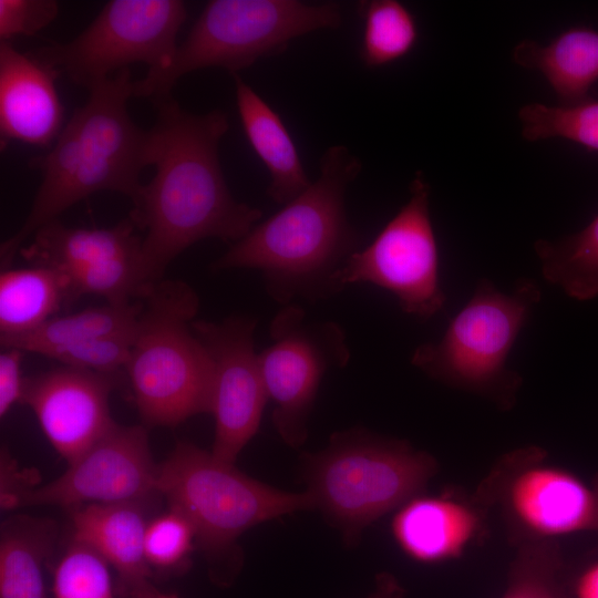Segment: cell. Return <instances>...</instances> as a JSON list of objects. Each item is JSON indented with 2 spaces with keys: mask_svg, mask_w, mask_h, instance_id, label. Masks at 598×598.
<instances>
[{
  "mask_svg": "<svg viewBox=\"0 0 598 598\" xmlns=\"http://www.w3.org/2000/svg\"><path fill=\"white\" fill-rule=\"evenodd\" d=\"M151 132L153 178L133 200L130 219L144 231L141 264L153 282L185 249L206 238L235 244L262 213L237 202L224 178L218 147L229 128L225 112L185 111L165 96L156 100Z\"/></svg>",
  "mask_w": 598,
  "mask_h": 598,
  "instance_id": "1",
  "label": "cell"
},
{
  "mask_svg": "<svg viewBox=\"0 0 598 598\" xmlns=\"http://www.w3.org/2000/svg\"><path fill=\"white\" fill-rule=\"evenodd\" d=\"M360 169L346 146L329 147L318 179L233 244L213 268L260 271L268 295L282 306L340 292L336 277L360 244L344 207L346 189Z\"/></svg>",
  "mask_w": 598,
  "mask_h": 598,
  "instance_id": "2",
  "label": "cell"
},
{
  "mask_svg": "<svg viewBox=\"0 0 598 598\" xmlns=\"http://www.w3.org/2000/svg\"><path fill=\"white\" fill-rule=\"evenodd\" d=\"M133 82L124 69L92 86L87 101L74 111L51 150L31 161L42 182L25 220L1 244L2 267L39 228L80 200L105 190L132 202L138 196L141 174L151 166V132L130 116Z\"/></svg>",
  "mask_w": 598,
  "mask_h": 598,
  "instance_id": "3",
  "label": "cell"
},
{
  "mask_svg": "<svg viewBox=\"0 0 598 598\" xmlns=\"http://www.w3.org/2000/svg\"><path fill=\"white\" fill-rule=\"evenodd\" d=\"M198 309L181 280H161L143 300L125 372L145 425L172 427L210 412L213 363L192 328Z\"/></svg>",
  "mask_w": 598,
  "mask_h": 598,
  "instance_id": "4",
  "label": "cell"
},
{
  "mask_svg": "<svg viewBox=\"0 0 598 598\" xmlns=\"http://www.w3.org/2000/svg\"><path fill=\"white\" fill-rule=\"evenodd\" d=\"M341 22V9L334 2L209 1L169 62L133 82V96H169L182 76L205 68L238 74L259 59L281 52L291 40L320 29H336Z\"/></svg>",
  "mask_w": 598,
  "mask_h": 598,
  "instance_id": "5",
  "label": "cell"
},
{
  "mask_svg": "<svg viewBox=\"0 0 598 598\" xmlns=\"http://www.w3.org/2000/svg\"><path fill=\"white\" fill-rule=\"evenodd\" d=\"M540 300L534 279H518L508 292L480 279L443 337L417 346L410 361L433 380L509 409L523 379L507 358Z\"/></svg>",
  "mask_w": 598,
  "mask_h": 598,
  "instance_id": "6",
  "label": "cell"
},
{
  "mask_svg": "<svg viewBox=\"0 0 598 598\" xmlns=\"http://www.w3.org/2000/svg\"><path fill=\"white\" fill-rule=\"evenodd\" d=\"M308 457L307 492L349 543L417 496L436 472L427 453L362 429L334 433L326 450Z\"/></svg>",
  "mask_w": 598,
  "mask_h": 598,
  "instance_id": "7",
  "label": "cell"
},
{
  "mask_svg": "<svg viewBox=\"0 0 598 598\" xmlns=\"http://www.w3.org/2000/svg\"><path fill=\"white\" fill-rule=\"evenodd\" d=\"M156 487L168 506L189 519L197 546L215 557L260 523L315 508L308 492L269 486L188 442H178L158 464Z\"/></svg>",
  "mask_w": 598,
  "mask_h": 598,
  "instance_id": "8",
  "label": "cell"
},
{
  "mask_svg": "<svg viewBox=\"0 0 598 598\" xmlns=\"http://www.w3.org/2000/svg\"><path fill=\"white\" fill-rule=\"evenodd\" d=\"M187 17L178 0H112L75 39L30 52L89 90L127 66H165Z\"/></svg>",
  "mask_w": 598,
  "mask_h": 598,
  "instance_id": "9",
  "label": "cell"
},
{
  "mask_svg": "<svg viewBox=\"0 0 598 598\" xmlns=\"http://www.w3.org/2000/svg\"><path fill=\"white\" fill-rule=\"evenodd\" d=\"M430 194L425 175L416 172L408 202L338 272L339 291L355 283L378 286L394 295L404 313L422 320L443 309L447 298L440 280Z\"/></svg>",
  "mask_w": 598,
  "mask_h": 598,
  "instance_id": "10",
  "label": "cell"
},
{
  "mask_svg": "<svg viewBox=\"0 0 598 598\" xmlns=\"http://www.w3.org/2000/svg\"><path fill=\"white\" fill-rule=\"evenodd\" d=\"M270 343L258 352V363L272 422L281 439L300 446L324 374L344 368L351 358L343 328L331 320L310 318L296 303L282 306L269 327Z\"/></svg>",
  "mask_w": 598,
  "mask_h": 598,
  "instance_id": "11",
  "label": "cell"
},
{
  "mask_svg": "<svg viewBox=\"0 0 598 598\" xmlns=\"http://www.w3.org/2000/svg\"><path fill=\"white\" fill-rule=\"evenodd\" d=\"M505 457L481 487V497L501 505L523 543L598 533V476L585 482L565 468L545 464L536 447Z\"/></svg>",
  "mask_w": 598,
  "mask_h": 598,
  "instance_id": "12",
  "label": "cell"
},
{
  "mask_svg": "<svg viewBox=\"0 0 598 598\" xmlns=\"http://www.w3.org/2000/svg\"><path fill=\"white\" fill-rule=\"evenodd\" d=\"M158 464L152 457L146 429L116 424L59 477L37 487L1 492V506H61L144 502L157 492Z\"/></svg>",
  "mask_w": 598,
  "mask_h": 598,
  "instance_id": "13",
  "label": "cell"
},
{
  "mask_svg": "<svg viewBox=\"0 0 598 598\" xmlns=\"http://www.w3.org/2000/svg\"><path fill=\"white\" fill-rule=\"evenodd\" d=\"M257 321L231 316L221 321H193L192 328L213 363L210 414L215 421L212 453L235 463L257 433L268 394L255 351Z\"/></svg>",
  "mask_w": 598,
  "mask_h": 598,
  "instance_id": "14",
  "label": "cell"
},
{
  "mask_svg": "<svg viewBox=\"0 0 598 598\" xmlns=\"http://www.w3.org/2000/svg\"><path fill=\"white\" fill-rule=\"evenodd\" d=\"M114 385V375L62 367L27 378L22 403L69 465L116 425L109 402Z\"/></svg>",
  "mask_w": 598,
  "mask_h": 598,
  "instance_id": "15",
  "label": "cell"
},
{
  "mask_svg": "<svg viewBox=\"0 0 598 598\" xmlns=\"http://www.w3.org/2000/svg\"><path fill=\"white\" fill-rule=\"evenodd\" d=\"M59 73L10 43H0V133L2 145L18 141L45 146L62 130Z\"/></svg>",
  "mask_w": 598,
  "mask_h": 598,
  "instance_id": "16",
  "label": "cell"
},
{
  "mask_svg": "<svg viewBox=\"0 0 598 598\" xmlns=\"http://www.w3.org/2000/svg\"><path fill=\"white\" fill-rule=\"evenodd\" d=\"M145 504H90L72 509L71 540L94 550L116 571L123 595L153 577L144 556L150 520Z\"/></svg>",
  "mask_w": 598,
  "mask_h": 598,
  "instance_id": "17",
  "label": "cell"
},
{
  "mask_svg": "<svg viewBox=\"0 0 598 598\" xmlns=\"http://www.w3.org/2000/svg\"><path fill=\"white\" fill-rule=\"evenodd\" d=\"M481 519L471 505L443 496H415L393 516L392 535L413 560L435 564L458 558L476 537Z\"/></svg>",
  "mask_w": 598,
  "mask_h": 598,
  "instance_id": "18",
  "label": "cell"
},
{
  "mask_svg": "<svg viewBox=\"0 0 598 598\" xmlns=\"http://www.w3.org/2000/svg\"><path fill=\"white\" fill-rule=\"evenodd\" d=\"M234 79L244 132L269 172L267 193L275 203L286 205L311 184L296 144L279 114L239 74Z\"/></svg>",
  "mask_w": 598,
  "mask_h": 598,
  "instance_id": "19",
  "label": "cell"
},
{
  "mask_svg": "<svg viewBox=\"0 0 598 598\" xmlns=\"http://www.w3.org/2000/svg\"><path fill=\"white\" fill-rule=\"evenodd\" d=\"M512 59L524 69L542 73L560 104H575L588 100L598 81V30L574 27L548 44L522 40L514 47Z\"/></svg>",
  "mask_w": 598,
  "mask_h": 598,
  "instance_id": "20",
  "label": "cell"
},
{
  "mask_svg": "<svg viewBox=\"0 0 598 598\" xmlns=\"http://www.w3.org/2000/svg\"><path fill=\"white\" fill-rule=\"evenodd\" d=\"M135 228L130 218L109 228L68 227L53 220L39 228L31 244L19 251L31 265L69 271L140 254L142 237Z\"/></svg>",
  "mask_w": 598,
  "mask_h": 598,
  "instance_id": "21",
  "label": "cell"
},
{
  "mask_svg": "<svg viewBox=\"0 0 598 598\" xmlns=\"http://www.w3.org/2000/svg\"><path fill=\"white\" fill-rule=\"evenodd\" d=\"M58 528L48 518L14 515L0 533V598H49L45 567Z\"/></svg>",
  "mask_w": 598,
  "mask_h": 598,
  "instance_id": "22",
  "label": "cell"
},
{
  "mask_svg": "<svg viewBox=\"0 0 598 598\" xmlns=\"http://www.w3.org/2000/svg\"><path fill=\"white\" fill-rule=\"evenodd\" d=\"M72 302L66 276L31 265L4 269L0 276V336L33 330Z\"/></svg>",
  "mask_w": 598,
  "mask_h": 598,
  "instance_id": "23",
  "label": "cell"
},
{
  "mask_svg": "<svg viewBox=\"0 0 598 598\" xmlns=\"http://www.w3.org/2000/svg\"><path fill=\"white\" fill-rule=\"evenodd\" d=\"M143 300L106 302L65 316H55L38 328L14 336H0L1 347L44 355L48 351L109 336L134 334Z\"/></svg>",
  "mask_w": 598,
  "mask_h": 598,
  "instance_id": "24",
  "label": "cell"
},
{
  "mask_svg": "<svg viewBox=\"0 0 598 598\" xmlns=\"http://www.w3.org/2000/svg\"><path fill=\"white\" fill-rule=\"evenodd\" d=\"M534 250L547 282L578 301L598 297V215L575 234L536 240Z\"/></svg>",
  "mask_w": 598,
  "mask_h": 598,
  "instance_id": "25",
  "label": "cell"
},
{
  "mask_svg": "<svg viewBox=\"0 0 598 598\" xmlns=\"http://www.w3.org/2000/svg\"><path fill=\"white\" fill-rule=\"evenodd\" d=\"M363 20L360 56L368 68L393 63L414 48L419 30L414 16L400 1L372 0L359 6Z\"/></svg>",
  "mask_w": 598,
  "mask_h": 598,
  "instance_id": "26",
  "label": "cell"
},
{
  "mask_svg": "<svg viewBox=\"0 0 598 598\" xmlns=\"http://www.w3.org/2000/svg\"><path fill=\"white\" fill-rule=\"evenodd\" d=\"M522 136L528 142L567 140L598 152V101L575 104L528 103L518 111Z\"/></svg>",
  "mask_w": 598,
  "mask_h": 598,
  "instance_id": "27",
  "label": "cell"
},
{
  "mask_svg": "<svg viewBox=\"0 0 598 598\" xmlns=\"http://www.w3.org/2000/svg\"><path fill=\"white\" fill-rule=\"evenodd\" d=\"M140 254L62 271L68 278L72 301L82 295H99L107 302L144 300L156 283L147 278Z\"/></svg>",
  "mask_w": 598,
  "mask_h": 598,
  "instance_id": "28",
  "label": "cell"
},
{
  "mask_svg": "<svg viewBox=\"0 0 598 598\" xmlns=\"http://www.w3.org/2000/svg\"><path fill=\"white\" fill-rule=\"evenodd\" d=\"M53 598H114L109 564L89 547L71 540L52 574Z\"/></svg>",
  "mask_w": 598,
  "mask_h": 598,
  "instance_id": "29",
  "label": "cell"
},
{
  "mask_svg": "<svg viewBox=\"0 0 598 598\" xmlns=\"http://www.w3.org/2000/svg\"><path fill=\"white\" fill-rule=\"evenodd\" d=\"M560 568L561 558L553 540L524 542L503 598H564L558 582Z\"/></svg>",
  "mask_w": 598,
  "mask_h": 598,
  "instance_id": "30",
  "label": "cell"
},
{
  "mask_svg": "<svg viewBox=\"0 0 598 598\" xmlns=\"http://www.w3.org/2000/svg\"><path fill=\"white\" fill-rule=\"evenodd\" d=\"M196 545L194 526L174 507L168 506L146 525L144 556L153 574L154 570L164 573L184 567Z\"/></svg>",
  "mask_w": 598,
  "mask_h": 598,
  "instance_id": "31",
  "label": "cell"
},
{
  "mask_svg": "<svg viewBox=\"0 0 598 598\" xmlns=\"http://www.w3.org/2000/svg\"><path fill=\"white\" fill-rule=\"evenodd\" d=\"M134 334L109 336L62 346L48 351L44 357L63 367L114 375L124 370L130 359Z\"/></svg>",
  "mask_w": 598,
  "mask_h": 598,
  "instance_id": "32",
  "label": "cell"
},
{
  "mask_svg": "<svg viewBox=\"0 0 598 598\" xmlns=\"http://www.w3.org/2000/svg\"><path fill=\"white\" fill-rule=\"evenodd\" d=\"M53 0H0V38L8 42L18 35H32L58 16Z\"/></svg>",
  "mask_w": 598,
  "mask_h": 598,
  "instance_id": "33",
  "label": "cell"
},
{
  "mask_svg": "<svg viewBox=\"0 0 598 598\" xmlns=\"http://www.w3.org/2000/svg\"><path fill=\"white\" fill-rule=\"evenodd\" d=\"M23 351L2 348L0 352V417L22 403L27 378L22 374Z\"/></svg>",
  "mask_w": 598,
  "mask_h": 598,
  "instance_id": "34",
  "label": "cell"
},
{
  "mask_svg": "<svg viewBox=\"0 0 598 598\" xmlns=\"http://www.w3.org/2000/svg\"><path fill=\"white\" fill-rule=\"evenodd\" d=\"M575 598H598V560L590 564L576 577Z\"/></svg>",
  "mask_w": 598,
  "mask_h": 598,
  "instance_id": "35",
  "label": "cell"
},
{
  "mask_svg": "<svg viewBox=\"0 0 598 598\" xmlns=\"http://www.w3.org/2000/svg\"><path fill=\"white\" fill-rule=\"evenodd\" d=\"M404 590L394 576L380 574L374 590L367 598H403Z\"/></svg>",
  "mask_w": 598,
  "mask_h": 598,
  "instance_id": "36",
  "label": "cell"
},
{
  "mask_svg": "<svg viewBox=\"0 0 598 598\" xmlns=\"http://www.w3.org/2000/svg\"><path fill=\"white\" fill-rule=\"evenodd\" d=\"M124 596L126 598H179L176 594L161 591L151 580L131 589Z\"/></svg>",
  "mask_w": 598,
  "mask_h": 598,
  "instance_id": "37",
  "label": "cell"
}]
</instances>
